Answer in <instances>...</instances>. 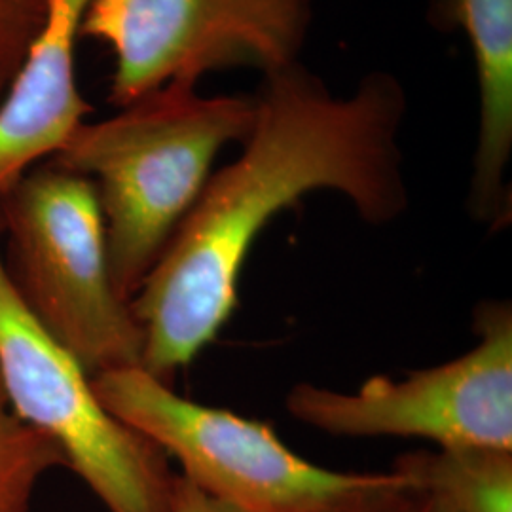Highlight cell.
Masks as SVG:
<instances>
[{
	"mask_svg": "<svg viewBox=\"0 0 512 512\" xmlns=\"http://www.w3.org/2000/svg\"><path fill=\"white\" fill-rule=\"evenodd\" d=\"M253 131L209 181L131 300L148 374L171 385L238 306L251 247L275 215L317 190L348 200L370 224L408 209L399 133L406 92L395 74H365L348 97L294 63L264 76Z\"/></svg>",
	"mask_w": 512,
	"mask_h": 512,
	"instance_id": "cell-1",
	"label": "cell"
},
{
	"mask_svg": "<svg viewBox=\"0 0 512 512\" xmlns=\"http://www.w3.org/2000/svg\"><path fill=\"white\" fill-rule=\"evenodd\" d=\"M255 120V95L205 97L194 84H167L110 118L82 122L48 158L95 184L122 298L139 293L220 150L241 145Z\"/></svg>",
	"mask_w": 512,
	"mask_h": 512,
	"instance_id": "cell-2",
	"label": "cell"
},
{
	"mask_svg": "<svg viewBox=\"0 0 512 512\" xmlns=\"http://www.w3.org/2000/svg\"><path fill=\"white\" fill-rule=\"evenodd\" d=\"M6 272L38 323L84 372L141 366L145 336L110 274L95 184L50 160L0 194Z\"/></svg>",
	"mask_w": 512,
	"mask_h": 512,
	"instance_id": "cell-3",
	"label": "cell"
},
{
	"mask_svg": "<svg viewBox=\"0 0 512 512\" xmlns=\"http://www.w3.org/2000/svg\"><path fill=\"white\" fill-rule=\"evenodd\" d=\"M99 403L177 459L186 480L243 512H349L403 476L340 473L289 450L260 421L177 395L141 366L92 376Z\"/></svg>",
	"mask_w": 512,
	"mask_h": 512,
	"instance_id": "cell-4",
	"label": "cell"
},
{
	"mask_svg": "<svg viewBox=\"0 0 512 512\" xmlns=\"http://www.w3.org/2000/svg\"><path fill=\"white\" fill-rule=\"evenodd\" d=\"M0 384L19 418L54 440L107 511L171 512L169 458L99 403L92 378L21 300L2 253Z\"/></svg>",
	"mask_w": 512,
	"mask_h": 512,
	"instance_id": "cell-5",
	"label": "cell"
},
{
	"mask_svg": "<svg viewBox=\"0 0 512 512\" xmlns=\"http://www.w3.org/2000/svg\"><path fill=\"white\" fill-rule=\"evenodd\" d=\"M315 0H93L82 38L114 55L109 103L122 109L167 84L249 67L264 76L298 63Z\"/></svg>",
	"mask_w": 512,
	"mask_h": 512,
	"instance_id": "cell-6",
	"label": "cell"
},
{
	"mask_svg": "<svg viewBox=\"0 0 512 512\" xmlns=\"http://www.w3.org/2000/svg\"><path fill=\"white\" fill-rule=\"evenodd\" d=\"M478 344L454 361L408 372L403 380L376 376L344 393L294 385L287 410L294 420L338 437H416L440 448L512 450V310L480 304Z\"/></svg>",
	"mask_w": 512,
	"mask_h": 512,
	"instance_id": "cell-7",
	"label": "cell"
},
{
	"mask_svg": "<svg viewBox=\"0 0 512 512\" xmlns=\"http://www.w3.org/2000/svg\"><path fill=\"white\" fill-rule=\"evenodd\" d=\"M93 0H46V18L0 99V192L52 158L92 105L76 82V44Z\"/></svg>",
	"mask_w": 512,
	"mask_h": 512,
	"instance_id": "cell-8",
	"label": "cell"
},
{
	"mask_svg": "<svg viewBox=\"0 0 512 512\" xmlns=\"http://www.w3.org/2000/svg\"><path fill=\"white\" fill-rule=\"evenodd\" d=\"M427 19L435 29L463 31L469 40L480 103L469 211L501 228L511 220L512 205V0H431Z\"/></svg>",
	"mask_w": 512,
	"mask_h": 512,
	"instance_id": "cell-9",
	"label": "cell"
},
{
	"mask_svg": "<svg viewBox=\"0 0 512 512\" xmlns=\"http://www.w3.org/2000/svg\"><path fill=\"white\" fill-rule=\"evenodd\" d=\"M393 471L450 512H512V450H418L395 459Z\"/></svg>",
	"mask_w": 512,
	"mask_h": 512,
	"instance_id": "cell-10",
	"label": "cell"
},
{
	"mask_svg": "<svg viewBox=\"0 0 512 512\" xmlns=\"http://www.w3.org/2000/svg\"><path fill=\"white\" fill-rule=\"evenodd\" d=\"M59 467V446L19 418L0 384V512H31L40 480Z\"/></svg>",
	"mask_w": 512,
	"mask_h": 512,
	"instance_id": "cell-11",
	"label": "cell"
},
{
	"mask_svg": "<svg viewBox=\"0 0 512 512\" xmlns=\"http://www.w3.org/2000/svg\"><path fill=\"white\" fill-rule=\"evenodd\" d=\"M46 18V0H0V99L29 54Z\"/></svg>",
	"mask_w": 512,
	"mask_h": 512,
	"instance_id": "cell-12",
	"label": "cell"
},
{
	"mask_svg": "<svg viewBox=\"0 0 512 512\" xmlns=\"http://www.w3.org/2000/svg\"><path fill=\"white\" fill-rule=\"evenodd\" d=\"M403 476V475H401ZM349 512H450L429 494L416 488L404 478L393 488L368 499L363 505Z\"/></svg>",
	"mask_w": 512,
	"mask_h": 512,
	"instance_id": "cell-13",
	"label": "cell"
},
{
	"mask_svg": "<svg viewBox=\"0 0 512 512\" xmlns=\"http://www.w3.org/2000/svg\"><path fill=\"white\" fill-rule=\"evenodd\" d=\"M171 512H243L215 499L209 494H205L198 486H194L190 480L184 476H175L173 484V503H171Z\"/></svg>",
	"mask_w": 512,
	"mask_h": 512,
	"instance_id": "cell-14",
	"label": "cell"
}]
</instances>
